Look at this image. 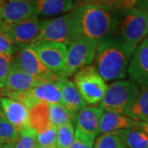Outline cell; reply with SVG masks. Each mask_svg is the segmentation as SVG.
<instances>
[{
    "label": "cell",
    "instance_id": "obj_1",
    "mask_svg": "<svg viewBox=\"0 0 148 148\" xmlns=\"http://www.w3.org/2000/svg\"><path fill=\"white\" fill-rule=\"evenodd\" d=\"M119 9L114 0L86 3L72 11L77 39L85 37L98 43L112 36Z\"/></svg>",
    "mask_w": 148,
    "mask_h": 148
},
{
    "label": "cell",
    "instance_id": "obj_2",
    "mask_svg": "<svg viewBox=\"0 0 148 148\" xmlns=\"http://www.w3.org/2000/svg\"><path fill=\"white\" fill-rule=\"evenodd\" d=\"M135 49L114 36L97 43L95 67L101 77L106 82L124 79Z\"/></svg>",
    "mask_w": 148,
    "mask_h": 148
},
{
    "label": "cell",
    "instance_id": "obj_3",
    "mask_svg": "<svg viewBox=\"0 0 148 148\" xmlns=\"http://www.w3.org/2000/svg\"><path fill=\"white\" fill-rule=\"evenodd\" d=\"M148 35V10L136 7L118 12L114 36L133 48L145 40Z\"/></svg>",
    "mask_w": 148,
    "mask_h": 148
},
{
    "label": "cell",
    "instance_id": "obj_4",
    "mask_svg": "<svg viewBox=\"0 0 148 148\" xmlns=\"http://www.w3.org/2000/svg\"><path fill=\"white\" fill-rule=\"evenodd\" d=\"M139 86L130 80L114 82L106 90L99 107L103 111L125 114L139 94Z\"/></svg>",
    "mask_w": 148,
    "mask_h": 148
},
{
    "label": "cell",
    "instance_id": "obj_5",
    "mask_svg": "<svg viewBox=\"0 0 148 148\" xmlns=\"http://www.w3.org/2000/svg\"><path fill=\"white\" fill-rule=\"evenodd\" d=\"M73 82L83 101L89 105L98 104L103 99L108 86L94 65L80 69L73 75Z\"/></svg>",
    "mask_w": 148,
    "mask_h": 148
},
{
    "label": "cell",
    "instance_id": "obj_6",
    "mask_svg": "<svg viewBox=\"0 0 148 148\" xmlns=\"http://www.w3.org/2000/svg\"><path fill=\"white\" fill-rule=\"evenodd\" d=\"M76 39L73 14L70 12L53 19L43 21L41 30L31 46L45 42L62 43L68 46Z\"/></svg>",
    "mask_w": 148,
    "mask_h": 148
},
{
    "label": "cell",
    "instance_id": "obj_7",
    "mask_svg": "<svg viewBox=\"0 0 148 148\" xmlns=\"http://www.w3.org/2000/svg\"><path fill=\"white\" fill-rule=\"evenodd\" d=\"M97 42L91 39L79 37L67 46L66 64L61 77L68 78L80 69L94 62Z\"/></svg>",
    "mask_w": 148,
    "mask_h": 148
},
{
    "label": "cell",
    "instance_id": "obj_8",
    "mask_svg": "<svg viewBox=\"0 0 148 148\" xmlns=\"http://www.w3.org/2000/svg\"><path fill=\"white\" fill-rule=\"evenodd\" d=\"M12 64L27 75L42 82H56L60 77L45 66L31 45L18 48L12 57Z\"/></svg>",
    "mask_w": 148,
    "mask_h": 148
},
{
    "label": "cell",
    "instance_id": "obj_9",
    "mask_svg": "<svg viewBox=\"0 0 148 148\" xmlns=\"http://www.w3.org/2000/svg\"><path fill=\"white\" fill-rule=\"evenodd\" d=\"M103 110L99 106H86L76 115L74 138L93 147L99 134V124Z\"/></svg>",
    "mask_w": 148,
    "mask_h": 148
},
{
    "label": "cell",
    "instance_id": "obj_10",
    "mask_svg": "<svg viewBox=\"0 0 148 148\" xmlns=\"http://www.w3.org/2000/svg\"><path fill=\"white\" fill-rule=\"evenodd\" d=\"M42 22L39 17H33L12 24L2 22L0 32L7 35L18 48L32 45L41 30Z\"/></svg>",
    "mask_w": 148,
    "mask_h": 148
},
{
    "label": "cell",
    "instance_id": "obj_11",
    "mask_svg": "<svg viewBox=\"0 0 148 148\" xmlns=\"http://www.w3.org/2000/svg\"><path fill=\"white\" fill-rule=\"evenodd\" d=\"M32 47L45 66L61 77L66 64L67 45L62 43L45 42Z\"/></svg>",
    "mask_w": 148,
    "mask_h": 148
},
{
    "label": "cell",
    "instance_id": "obj_12",
    "mask_svg": "<svg viewBox=\"0 0 148 148\" xmlns=\"http://www.w3.org/2000/svg\"><path fill=\"white\" fill-rule=\"evenodd\" d=\"M38 17L32 0H3L0 3V19L3 23L12 24Z\"/></svg>",
    "mask_w": 148,
    "mask_h": 148
},
{
    "label": "cell",
    "instance_id": "obj_13",
    "mask_svg": "<svg viewBox=\"0 0 148 148\" xmlns=\"http://www.w3.org/2000/svg\"><path fill=\"white\" fill-rule=\"evenodd\" d=\"M130 81L142 88H148V38L138 45L127 68Z\"/></svg>",
    "mask_w": 148,
    "mask_h": 148
},
{
    "label": "cell",
    "instance_id": "obj_14",
    "mask_svg": "<svg viewBox=\"0 0 148 148\" xmlns=\"http://www.w3.org/2000/svg\"><path fill=\"white\" fill-rule=\"evenodd\" d=\"M0 105L6 119L16 129H21L30 126L29 110L21 102L9 97L0 96Z\"/></svg>",
    "mask_w": 148,
    "mask_h": 148
},
{
    "label": "cell",
    "instance_id": "obj_15",
    "mask_svg": "<svg viewBox=\"0 0 148 148\" xmlns=\"http://www.w3.org/2000/svg\"><path fill=\"white\" fill-rule=\"evenodd\" d=\"M56 84L60 92L61 105L64 106L69 113L77 115L82 109L87 106L80 95L73 82L69 81L66 77H60L56 82Z\"/></svg>",
    "mask_w": 148,
    "mask_h": 148
},
{
    "label": "cell",
    "instance_id": "obj_16",
    "mask_svg": "<svg viewBox=\"0 0 148 148\" xmlns=\"http://www.w3.org/2000/svg\"><path fill=\"white\" fill-rule=\"evenodd\" d=\"M142 122H138L122 114L103 111L99 124V134L122 129H140Z\"/></svg>",
    "mask_w": 148,
    "mask_h": 148
},
{
    "label": "cell",
    "instance_id": "obj_17",
    "mask_svg": "<svg viewBox=\"0 0 148 148\" xmlns=\"http://www.w3.org/2000/svg\"><path fill=\"white\" fill-rule=\"evenodd\" d=\"M40 83L42 82L27 75L12 64L3 90L12 93H25Z\"/></svg>",
    "mask_w": 148,
    "mask_h": 148
},
{
    "label": "cell",
    "instance_id": "obj_18",
    "mask_svg": "<svg viewBox=\"0 0 148 148\" xmlns=\"http://www.w3.org/2000/svg\"><path fill=\"white\" fill-rule=\"evenodd\" d=\"M79 0H32L37 15L43 16L66 14L77 8Z\"/></svg>",
    "mask_w": 148,
    "mask_h": 148
},
{
    "label": "cell",
    "instance_id": "obj_19",
    "mask_svg": "<svg viewBox=\"0 0 148 148\" xmlns=\"http://www.w3.org/2000/svg\"><path fill=\"white\" fill-rule=\"evenodd\" d=\"M29 119L30 127L35 129L37 133L53 126L49 118V105L40 103L29 109Z\"/></svg>",
    "mask_w": 148,
    "mask_h": 148
},
{
    "label": "cell",
    "instance_id": "obj_20",
    "mask_svg": "<svg viewBox=\"0 0 148 148\" xmlns=\"http://www.w3.org/2000/svg\"><path fill=\"white\" fill-rule=\"evenodd\" d=\"M124 115L138 122H146L147 120L148 88H142L137 99Z\"/></svg>",
    "mask_w": 148,
    "mask_h": 148
},
{
    "label": "cell",
    "instance_id": "obj_21",
    "mask_svg": "<svg viewBox=\"0 0 148 148\" xmlns=\"http://www.w3.org/2000/svg\"><path fill=\"white\" fill-rule=\"evenodd\" d=\"M127 148H148V135L138 128L116 131Z\"/></svg>",
    "mask_w": 148,
    "mask_h": 148
},
{
    "label": "cell",
    "instance_id": "obj_22",
    "mask_svg": "<svg viewBox=\"0 0 148 148\" xmlns=\"http://www.w3.org/2000/svg\"><path fill=\"white\" fill-rule=\"evenodd\" d=\"M19 132L4 116L0 118V148L12 147L18 139Z\"/></svg>",
    "mask_w": 148,
    "mask_h": 148
},
{
    "label": "cell",
    "instance_id": "obj_23",
    "mask_svg": "<svg viewBox=\"0 0 148 148\" xmlns=\"http://www.w3.org/2000/svg\"><path fill=\"white\" fill-rule=\"evenodd\" d=\"M49 118L52 124L56 127L76 121V115L69 113L61 104L49 105Z\"/></svg>",
    "mask_w": 148,
    "mask_h": 148
},
{
    "label": "cell",
    "instance_id": "obj_24",
    "mask_svg": "<svg viewBox=\"0 0 148 148\" xmlns=\"http://www.w3.org/2000/svg\"><path fill=\"white\" fill-rule=\"evenodd\" d=\"M94 148H127L117 132L103 133L95 141Z\"/></svg>",
    "mask_w": 148,
    "mask_h": 148
},
{
    "label": "cell",
    "instance_id": "obj_25",
    "mask_svg": "<svg viewBox=\"0 0 148 148\" xmlns=\"http://www.w3.org/2000/svg\"><path fill=\"white\" fill-rule=\"evenodd\" d=\"M37 145V132L32 127L19 131V136L12 148H35Z\"/></svg>",
    "mask_w": 148,
    "mask_h": 148
},
{
    "label": "cell",
    "instance_id": "obj_26",
    "mask_svg": "<svg viewBox=\"0 0 148 148\" xmlns=\"http://www.w3.org/2000/svg\"><path fill=\"white\" fill-rule=\"evenodd\" d=\"M73 140V123H69L57 127V148H70Z\"/></svg>",
    "mask_w": 148,
    "mask_h": 148
},
{
    "label": "cell",
    "instance_id": "obj_27",
    "mask_svg": "<svg viewBox=\"0 0 148 148\" xmlns=\"http://www.w3.org/2000/svg\"><path fill=\"white\" fill-rule=\"evenodd\" d=\"M37 144L46 148H57V127L53 125L37 133Z\"/></svg>",
    "mask_w": 148,
    "mask_h": 148
},
{
    "label": "cell",
    "instance_id": "obj_28",
    "mask_svg": "<svg viewBox=\"0 0 148 148\" xmlns=\"http://www.w3.org/2000/svg\"><path fill=\"white\" fill-rule=\"evenodd\" d=\"M17 50L18 47L10 38L3 32H0V54L12 58Z\"/></svg>",
    "mask_w": 148,
    "mask_h": 148
},
{
    "label": "cell",
    "instance_id": "obj_29",
    "mask_svg": "<svg viewBox=\"0 0 148 148\" xmlns=\"http://www.w3.org/2000/svg\"><path fill=\"white\" fill-rule=\"evenodd\" d=\"M12 64V58L0 54V89L4 88L6 78Z\"/></svg>",
    "mask_w": 148,
    "mask_h": 148
},
{
    "label": "cell",
    "instance_id": "obj_30",
    "mask_svg": "<svg viewBox=\"0 0 148 148\" xmlns=\"http://www.w3.org/2000/svg\"><path fill=\"white\" fill-rule=\"evenodd\" d=\"M70 148H93L92 147H90L89 145H87V144H86V143H82V142H81L79 140H77V139H75L74 138L73 142L72 143V145H71V147Z\"/></svg>",
    "mask_w": 148,
    "mask_h": 148
},
{
    "label": "cell",
    "instance_id": "obj_31",
    "mask_svg": "<svg viewBox=\"0 0 148 148\" xmlns=\"http://www.w3.org/2000/svg\"><path fill=\"white\" fill-rule=\"evenodd\" d=\"M135 5L138 8L148 10V0H135Z\"/></svg>",
    "mask_w": 148,
    "mask_h": 148
},
{
    "label": "cell",
    "instance_id": "obj_32",
    "mask_svg": "<svg viewBox=\"0 0 148 148\" xmlns=\"http://www.w3.org/2000/svg\"><path fill=\"white\" fill-rule=\"evenodd\" d=\"M140 129L143 130V132L148 135V119L146 122H142V123H141Z\"/></svg>",
    "mask_w": 148,
    "mask_h": 148
},
{
    "label": "cell",
    "instance_id": "obj_33",
    "mask_svg": "<svg viewBox=\"0 0 148 148\" xmlns=\"http://www.w3.org/2000/svg\"><path fill=\"white\" fill-rule=\"evenodd\" d=\"M3 110H2V107H1V105H0V118L3 117Z\"/></svg>",
    "mask_w": 148,
    "mask_h": 148
},
{
    "label": "cell",
    "instance_id": "obj_34",
    "mask_svg": "<svg viewBox=\"0 0 148 148\" xmlns=\"http://www.w3.org/2000/svg\"><path fill=\"white\" fill-rule=\"evenodd\" d=\"M35 148H46V147H42V146H40V145L37 144L36 146V147H35Z\"/></svg>",
    "mask_w": 148,
    "mask_h": 148
},
{
    "label": "cell",
    "instance_id": "obj_35",
    "mask_svg": "<svg viewBox=\"0 0 148 148\" xmlns=\"http://www.w3.org/2000/svg\"><path fill=\"white\" fill-rule=\"evenodd\" d=\"M1 25H2V21H1V19H0V27H1Z\"/></svg>",
    "mask_w": 148,
    "mask_h": 148
},
{
    "label": "cell",
    "instance_id": "obj_36",
    "mask_svg": "<svg viewBox=\"0 0 148 148\" xmlns=\"http://www.w3.org/2000/svg\"><path fill=\"white\" fill-rule=\"evenodd\" d=\"M4 148H12V147H4Z\"/></svg>",
    "mask_w": 148,
    "mask_h": 148
},
{
    "label": "cell",
    "instance_id": "obj_37",
    "mask_svg": "<svg viewBox=\"0 0 148 148\" xmlns=\"http://www.w3.org/2000/svg\"><path fill=\"white\" fill-rule=\"evenodd\" d=\"M2 2H3V0H0V3H1Z\"/></svg>",
    "mask_w": 148,
    "mask_h": 148
},
{
    "label": "cell",
    "instance_id": "obj_38",
    "mask_svg": "<svg viewBox=\"0 0 148 148\" xmlns=\"http://www.w3.org/2000/svg\"><path fill=\"white\" fill-rule=\"evenodd\" d=\"M147 36H148V35H147ZM147 38H148V37H147Z\"/></svg>",
    "mask_w": 148,
    "mask_h": 148
}]
</instances>
